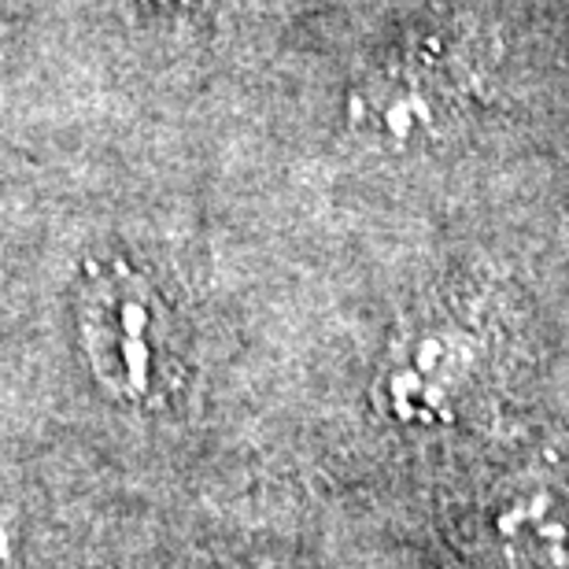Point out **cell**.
<instances>
[{
  "label": "cell",
  "mask_w": 569,
  "mask_h": 569,
  "mask_svg": "<svg viewBox=\"0 0 569 569\" xmlns=\"http://www.w3.org/2000/svg\"><path fill=\"white\" fill-rule=\"evenodd\" d=\"M466 78L437 49L415 44L389 63L378 67L356 93V119L389 133L396 141H411L451 122L462 104Z\"/></svg>",
  "instance_id": "7a4b0ae2"
},
{
  "label": "cell",
  "mask_w": 569,
  "mask_h": 569,
  "mask_svg": "<svg viewBox=\"0 0 569 569\" xmlns=\"http://www.w3.org/2000/svg\"><path fill=\"white\" fill-rule=\"evenodd\" d=\"M82 345L119 400H148L170 378L167 307L130 270L97 274L82 292Z\"/></svg>",
  "instance_id": "6da1fadb"
},
{
  "label": "cell",
  "mask_w": 569,
  "mask_h": 569,
  "mask_svg": "<svg viewBox=\"0 0 569 569\" xmlns=\"http://www.w3.org/2000/svg\"><path fill=\"white\" fill-rule=\"evenodd\" d=\"M0 569H11V548H8L4 529H0Z\"/></svg>",
  "instance_id": "3957f363"
}]
</instances>
